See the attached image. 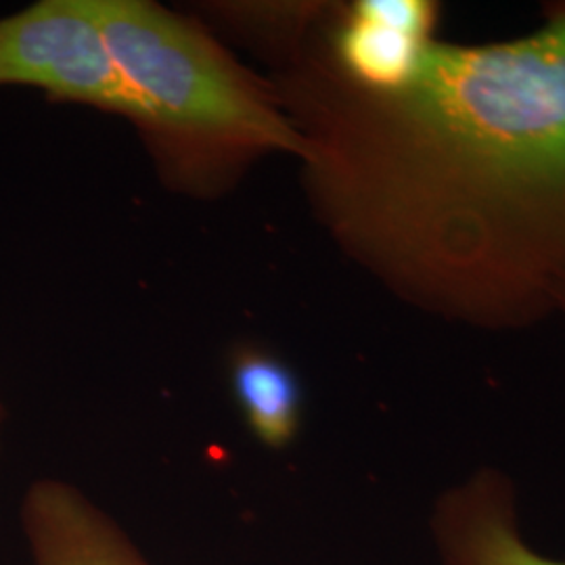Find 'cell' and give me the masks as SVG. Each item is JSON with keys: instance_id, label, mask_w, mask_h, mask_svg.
Returning a JSON list of instances; mask_svg holds the SVG:
<instances>
[{"instance_id": "6da1fadb", "label": "cell", "mask_w": 565, "mask_h": 565, "mask_svg": "<svg viewBox=\"0 0 565 565\" xmlns=\"http://www.w3.org/2000/svg\"><path fill=\"white\" fill-rule=\"evenodd\" d=\"M308 20L258 53L333 237L398 294L467 319L565 302V11L522 41L434 42L396 90L345 81Z\"/></svg>"}, {"instance_id": "7a4b0ae2", "label": "cell", "mask_w": 565, "mask_h": 565, "mask_svg": "<svg viewBox=\"0 0 565 565\" xmlns=\"http://www.w3.org/2000/svg\"><path fill=\"white\" fill-rule=\"evenodd\" d=\"M107 53L139 107L142 142L162 181L216 198L270 153L302 141L268 78L210 32L147 0H93Z\"/></svg>"}, {"instance_id": "3957f363", "label": "cell", "mask_w": 565, "mask_h": 565, "mask_svg": "<svg viewBox=\"0 0 565 565\" xmlns=\"http://www.w3.org/2000/svg\"><path fill=\"white\" fill-rule=\"evenodd\" d=\"M2 84L139 120L137 103L107 53L93 0H41L0 20Z\"/></svg>"}, {"instance_id": "277c9868", "label": "cell", "mask_w": 565, "mask_h": 565, "mask_svg": "<svg viewBox=\"0 0 565 565\" xmlns=\"http://www.w3.org/2000/svg\"><path fill=\"white\" fill-rule=\"evenodd\" d=\"M434 4L424 0H361L342 9L327 42L315 36L343 78L366 90H396L434 46Z\"/></svg>"}, {"instance_id": "5b68a950", "label": "cell", "mask_w": 565, "mask_h": 565, "mask_svg": "<svg viewBox=\"0 0 565 565\" xmlns=\"http://www.w3.org/2000/svg\"><path fill=\"white\" fill-rule=\"evenodd\" d=\"M434 534L445 565H565L525 545L511 486L490 471L446 494Z\"/></svg>"}, {"instance_id": "8992f818", "label": "cell", "mask_w": 565, "mask_h": 565, "mask_svg": "<svg viewBox=\"0 0 565 565\" xmlns=\"http://www.w3.org/2000/svg\"><path fill=\"white\" fill-rule=\"evenodd\" d=\"M21 520L36 565H147L118 525L63 482L32 486Z\"/></svg>"}, {"instance_id": "52a82bcc", "label": "cell", "mask_w": 565, "mask_h": 565, "mask_svg": "<svg viewBox=\"0 0 565 565\" xmlns=\"http://www.w3.org/2000/svg\"><path fill=\"white\" fill-rule=\"evenodd\" d=\"M233 398L260 445L281 450L302 422V387L296 373L258 345H239L228 363Z\"/></svg>"}, {"instance_id": "ba28073f", "label": "cell", "mask_w": 565, "mask_h": 565, "mask_svg": "<svg viewBox=\"0 0 565 565\" xmlns=\"http://www.w3.org/2000/svg\"><path fill=\"white\" fill-rule=\"evenodd\" d=\"M2 415H4V413H2V406H0V422H2Z\"/></svg>"}]
</instances>
